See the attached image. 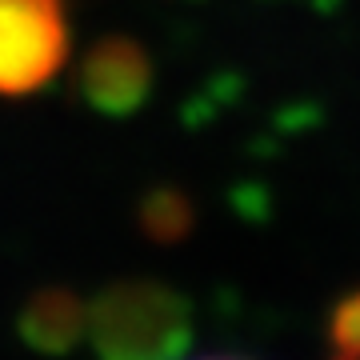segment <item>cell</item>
Here are the masks:
<instances>
[{
    "label": "cell",
    "instance_id": "5b68a950",
    "mask_svg": "<svg viewBox=\"0 0 360 360\" xmlns=\"http://www.w3.org/2000/svg\"><path fill=\"white\" fill-rule=\"evenodd\" d=\"M193 200L180 193V188H153L141 200V229L148 240L156 245H176L193 232Z\"/></svg>",
    "mask_w": 360,
    "mask_h": 360
},
{
    "label": "cell",
    "instance_id": "7a4b0ae2",
    "mask_svg": "<svg viewBox=\"0 0 360 360\" xmlns=\"http://www.w3.org/2000/svg\"><path fill=\"white\" fill-rule=\"evenodd\" d=\"M72 44L65 0H0V96H32L60 77Z\"/></svg>",
    "mask_w": 360,
    "mask_h": 360
},
{
    "label": "cell",
    "instance_id": "8992f818",
    "mask_svg": "<svg viewBox=\"0 0 360 360\" xmlns=\"http://www.w3.org/2000/svg\"><path fill=\"white\" fill-rule=\"evenodd\" d=\"M328 360H360V288L328 312Z\"/></svg>",
    "mask_w": 360,
    "mask_h": 360
},
{
    "label": "cell",
    "instance_id": "3957f363",
    "mask_svg": "<svg viewBox=\"0 0 360 360\" xmlns=\"http://www.w3.org/2000/svg\"><path fill=\"white\" fill-rule=\"evenodd\" d=\"M80 96L104 116H132L153 92L148 49L132 37H101L77 68Z\"/></svg>",
    "mask_w": 360,
    "mask_h": 360
},
{
    "label": "cell",
    "instance_id": "6da1fadb",
    "mask_svg": "<svg viewBox=\"0 0 360 360\" xmlns=\"http://www.w3.org/2000/svg\"><path fill=\"white\" fill-rule=\"evenodd\" d=\"M101 360H180L193 345L188 296L160 281H116L89 309Z\"/></svg>",
    "mask_w": 360,
    "mask_h": 360
},
{
    "label": "cell",
    "instance_id": "277c9868",
    "mask_svg": "<svg viewBox=\"0 0 360 360\" xmlns=\"http://www.w3.org/2000/svg\"><path fill=\"white\" fill-rule=\"evenodd\" d=\"M89 324V309L72 288L65 284H49L40 292L28 296V304L20 309V336L28 348L49 352V356H65L80 345Z\"/></svg>",
    "mask_w": 360,
    "mask_h": 360
}]
</instances>
